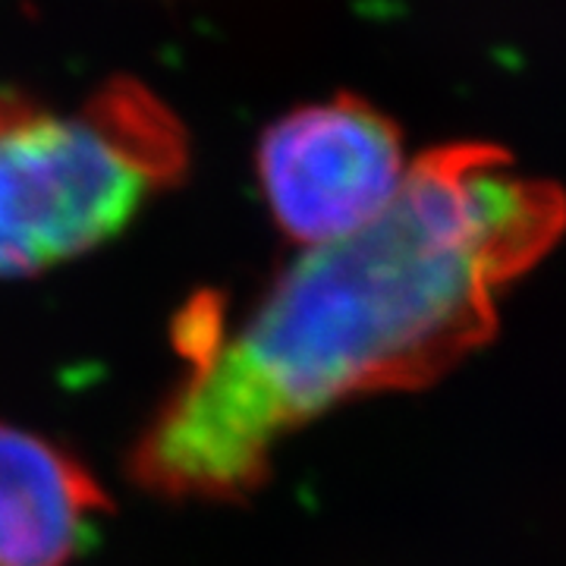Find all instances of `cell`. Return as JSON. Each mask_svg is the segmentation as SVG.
<instances>
[{
    "mask_svg": "<svg viewBox=\"0 0 566 566\" xmlns=\"http://www.w3.org/2000/svg\"><path fill=\"white\" fill-rule=\"evenodd\" d=\"M564 233V186L501 145L424 151L375 221L286 264L237 327L214 300L182 312L189 368L129 475L167 501H243L290 431L353 397L419 390L485 346L501 293Z\"/></svg>",
    "mask_w": 566,
    "mask_h": 566,
    "instance_id": "6da1fadb",
    "label": "cell"
},
{
    "mask_svg": "<svg viewBox=\"0 0 566 566\" xmlns=\"http://www.w3.org/2000/svg\"><path fill=\"white\" fill-rule=\"evenodd\" d=\"M189 139L136 80H111L76 114L13 98L0 117V281L98 249L186 177Z\"/></svg>",
    "mask_w": 566,
    "mask_h": 566,
    "instance_id": "7a4b0ae2",
    "label": "cell"
},
{
    "mask_svg": "<svg viewBox=\"0 0 566 566\" xmlns=\"http://www.w3.org/2000/svg\"><path fill=\"white\" fill-rule=\"evenodd\" d=\"M255 167L274 223L308 249L368 227L409 170L400 126L356 95L283 114L262 133Z\"/></svg>",
    "mask_w": 566,
    "mask_h": 566,
    "instance_id": "3957f363",
    "label": "cell"
},
{
    "mask_svg": "<svg viewBox=\"0 0 566 566\" xmlns=\"http://www.w3.org/2000/svg\"><path fill=\"white\" fill-rule=\"evenodd\" d=\"M107 510L111 497L70 450L0 424V566H73Z\"/></svg>",
    "mask_w": 566,
    "mask_h": 566,
    "instance_id": "277c9868",
    "label": "cell"
},
{
    "mask_svg": "<svg viewBox=\"0 0 566 566\" xmlns=\"http://www.w3.org/2000/svg\"><path fill=\"white\" fill-rule=\"evenodd\" d=\"M10 102H13V98H0V117L7 114V107H10Z\"/></svg>",
    "mask_w": 566,
    "mask_h": 566,
    "instance_id": "5b68a950",
    "label": "cell"
}]
</instances>
